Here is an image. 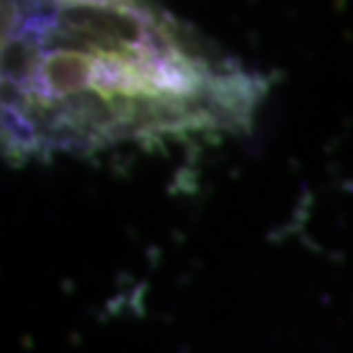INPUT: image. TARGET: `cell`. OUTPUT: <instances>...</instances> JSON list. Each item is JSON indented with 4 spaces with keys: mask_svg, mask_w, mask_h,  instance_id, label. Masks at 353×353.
Here are the masks:
<instances>
[{
    "mask_svg": "<svg viewBox=\"0 0 353 353\" xmlns=\"http://www.w3.org/2000/svg\"><path fill=\"white\" fill-rule=\"evenodd\" d=\"M266 83L152 0H3L12 150H101L243 126Z\"/></svg>",
    "mask_w": 353,
    "mask_h": 353,
    "instance_id": "cell-1",
    "label": "cell"
}]
</instances>
